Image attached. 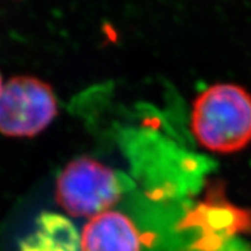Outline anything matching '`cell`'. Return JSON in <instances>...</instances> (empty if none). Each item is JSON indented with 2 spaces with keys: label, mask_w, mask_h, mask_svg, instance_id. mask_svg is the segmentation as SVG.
Listing matches in <instances>:
<instances>
[{
  "label": "cell",
  "mask_w": 251,
  "mask_h": 251,
  "mask_svg": "<svg viewBox=\"0 0 251 251\" xmlns=\"http://www.w3.org/2000/svg\"><path fill=\"white\" fill-rule=\"evenodd\" d=\"M81 251H141L142 236L127 215L107 211L90 219L80 235Z\"/></svg>",
  "instance_id": "cell-4"
},
{
  "label": "cell",
  "mask_w": 251,
  "mask_h": 251,
  "mask_svg": "<svg viewBox=\"0 0 251 251\" xmlns=\"http://www.w3.org/2000/svg\"><path fill=\"white\" fill-rule=\"evenodd\" d=\"M2 87H4V83H2V78H1V76H0V92H1Z\"/></svg>",
  "instance_id": "cell-7"
},
{
  "label": "cell",
  "mask_w": 251,
  "mask_h": 251,
  "mask_svg": "<svg viewBox=\"0 0 251 251\" xmlns=\"http://www.w3.org/2000/svg\"><path fill=\"white\" fill-rule=\"evenodd\" d=\"M57 112V99L48 83L35 77H14L0 92V133L36 136L49 127Z\"/></svg>",
  "instance_id": "cell-3"
},
{
  "label": "cell",
  "mask_w": 251,
  "mask_h": 251,
  "mask_svg": "<svg viewBox=\"0 0 251 251\" xmlns=\"http://www.w3.org/2000/svg\"><path fill=\"white\" fill-rule=\"evenodd\" d=\"M209 251H246L243 250L242 246H241L240 243H236V242H231V241L226 240L225 243H220L218 246L213 247L209 249Z\"/></svg>",
  "instance_id": "cell-6"
},
{
  "label": "cell",
  "mask_w": 251,
  "mask_h": 251,
  "mask_svg": "<svg viewBox=\"0 0 251 251\" xmlns=\"http://www.w3.org/2000/svg\"><path fill=\"white\" fill-rule=\"evenodd\" d=\"M127 190L114 170L91 157L69 162L56 181V201L77 218H89L109 211Z\"/></svg>",
  "instance_id": "cell-2"
},
{
  "label": "cell",
  "mask_w": 251,
  "mask_h": 251,
  "mask_svg": "<svg viewBox=\"0 0 251 251\" xmlns=\"http://www.w3.org/2000/svg\"><path fill=\"white\" fill-rule=\"evenodd\" d=\"M20 251H81L80 235L65 216L42 213L31 234L20 242Z\"/></svg>",
  "instance_id": "cell-5"
},
{
  "label": "cell",
  "mask_w": 251,
  "mask_h": 251,
  "mask_svg": "<svg viewBox=\"0 0 251 251\" xmlns=\"http://www.w3.org/2000/svg\"><path fill=\"white\" fill-rule=\"evenodd\" d=\"M191 130L209 151L233 153L251 142V96L235 84H215L197 97Z\"/></svg>",
  "instance_id": "cell-1"
}]
</instances>
